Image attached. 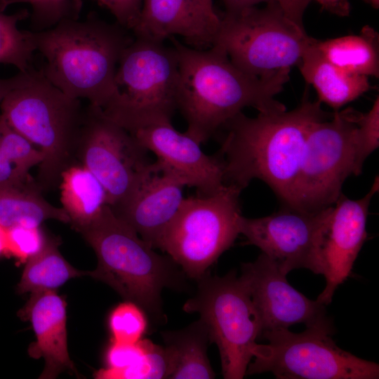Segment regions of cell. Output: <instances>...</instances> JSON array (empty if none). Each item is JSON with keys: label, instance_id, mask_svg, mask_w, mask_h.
<instances>
[{"label": "cell", "instance_id": "cell-7", "mask_svg": "<svg viewBox=\"0 0 379 379\" xmlns=\"http://www.w3.org/2000/svg\"><path fill=\"white\" fill-rule=\"evenodd\" d=\"M241 192L225 184L214 194L184 198L159 249L188 277L198 280L204 276L239 234Z\"/></svg>", "mask_w": 379, "mask_h": 379}, {"label": "cell", "instance_id": "cell-5", "mask_svg": "<svg viewBox=\"0 0 379 379\" xmlns=\"http://www.w3.org/2000/svg\"><path fill=\"white\" fill-rule=\"evenodd\" d=\"M0 109L8 124L42 154L36 181L41 190L56 189L62 171L76 162L85 111L81 100L66 95L41 70L32 69L5 96Z\"/></svg>", "mask_w": 379, "mask_h": 379}, {"label": "cell", "instance_id": "cell-29", "mask_svg": "<svg viewBox=\"0 0 379 379\" xmlns=\"http://www.w3.org/2000/svg\"><path fill=\"white\" fill-rule=\"evenodd\" d=\"M112 341L135 343L142 340L147 328L146 312L138 305L126 300L116 306L108 319Z\"/></svg>", "mask_w": 379, "mask_h": 379}, {"label": "cell", "instance_id": "cell-23", "mask_svg": "<svg viewBox=\"0 0 379 379\" xmlns=\"http://www.w3.org/2000/svg\"><path fill=\"white\" fill-rule=\"evenodd\" d=\"M48 220L69 223L64 209L47 201L33 179L23 185L0 186V225L4 228L41 226Z\"/></svg>", "mask_w": 379, "mask_h": 379}, {"label": "cell", "instance_id": "cell-10", "mask_svg": "<svg viewBox=\"0 0 379 379\" xmlns=\"http://www.w3.org/2000/svg\"><path fill=\"white\" fill-rule=\"evenodd\" d=\"M333 329L308 327L265 331L267 344H255L246 375L271 372L279 379H376L379 365L339 347Z\"/></svg>", "mask_w": 379, "mask_h": 379}, {"label": "cell", "instance_id": "cell-17", "mask_svg": "<svg viewBox=\"0 0 379 379\" xmlns=\"http://www.w3.org/2000/svg\"><path fill=\"white\" fill-rule=\"evenodd\" d=\"M184 187L177 178L152 162L133 192L119 205L109 207L142 239L159 248L184 199Z\"/></svg>", "mask_w": 379, "mask_h": 379}, {"label": "cell", "instance_id": "cell-39", "mask_svg": "<svg viewBox=\"0 0 379 379\" xmlns=\"http://www.w3.org/2000/svg\"><path fill=\"white\" fill-rule=\"evenodd\" d=\"M6 252V229L0 225V257Z\"/></svg>", "mask_w": 379, "mask_h": 379}, {"label": "cell", "instance_id": "cell-41", "mask_svg": "<svg viewBox=\"0 0 379 379\" xmlns=\"http://www.w3.org/2000/svg\"><path fill=\"white\" fill-rule=\"evenodd\" d=\"M207 5L213 8V0H203Z\"/></svg>", "mask_w": 379, "mask_h": 379}, {"label": "cell", "instance_id": "cell-14", "mask_svg": "<svg viewBox=\"0 0 379 379\" xmlns=\"http://www.w3.org/2000/svg\"><path fill=\"white\" fill-rule=\"evenodd\" d=\"M240 278L259 314L262 333L288 328L295 324L333 329L324 305L312 300L291 286L286 275L264 253L241 265Z\"/></svg>", "mask_w": 379, "mask_h": 379}, {"label": "cell", "instance_id": "cell-11", "mask_svg": "<svg viewBox=\"0 0 379 379\" xmlns=\"http://www.w3.org/2000/svg\"><path fill=\"white\" fill-rule=\"evenodd\" d=\"M354 112L337 110L310 127L295 185V209L315 212L333 206L345 180L359 175Z\"/></svg>", "mask_w": 379, "mask_h": 379}, {"label": "cell", "instance_id": "cell-15", "mask_svg": "<svg viewBox=\"0 0 379 379\" xmlns=\"http://www.w3.org/2000/svg\"><path fill=\"white\" fill-rule=\"evenodd\" d=\"M131 134L157 156L154 162L159 168L185 186L195 187L199 195L214 194L225 185L220 158L206 154L199 142L185 132L175 130L171 121L149 124Z\"/></svg>", "mask_w": 379, "mask_h": 379}, {"label": "cell", "instance_id": "cell-13", "mask_svg": "<svg viewBox=\"0 0 379 379\" xmlns=\"http://www.w3.org/2000/svg\"><path fill=\"white\" fill-rule=\"evenodd\" d=\"M332 207L308 212L284 206L262 218L241 215L239 234L246 238V244L258 247L286 275L300 268L323 274L321 249Z\"/></svg>", "mask_w": 379, "mask_h": 379}, {"label": "cell", "instance_id": "cell-4", "mask_svg": "<svg viewBox=\"0 0 379 379\" xmlns=\"http://www.w3.org/2000/svg\"><path fill=\"white\" fill-rule=\"evenodd\" d=\"M94 250L96 268L88 276L101 281L126 300L161 320V292L182 286V270L168 255L154 251L107 205L98 218L79 232Z\"/></svg>", "mask_w": 379, "mask_h": 379}, {"label": "cell", "instance_id": "cell-20", "mask_svg": "<svg viewBox=\"0 0 379 379\" xmlns=\"http://www.w3.org/2000/svg\"><path fill=\"white\" fill-rule=\"evenodd\" d=\"M312 38L298 65L305 81L315 88L319 101L338 110L369 91L368 77L351 74L329 62Z\"/></svg>", "mask_w": 379, "mask_h": 379}, {"label": "cell", "instance_id": "cell-31", "mask_svg": "<svg viewBox=\"0 0 379 379\" xmlns=\"http://www.w3.org/2000/svg\"><path fill=\"white\" fill-rule=\"evenodd\" d=\"M168 359L164 347L150 343L134 364L109 375L107 379H161L168 375Z\"/></svg>", "mask_w": 379, "mask_h": 379}, {"label": "cell", "instance_id": "cell-33", "mask_svg": "<svg viewBox=\"0 0 379 379\" xmlns=\"http://www.w3.org/2000/svg\"><path fill=\"white\" fill-rule=\"evenodd\" d=\"M151 343V340L146 339H142L135 343L112 341L105 355L107 368L98 371L95 377L107 379L111 373L130 366L142 356Z\"/></svg>", "mask_w": 379, "mask_h": 379}, {"label": "cell", "instance_id": "cell-27", "mask_svg": "<svg viewBox=\"0 0 379 379\" xmlns=\"http://www.w3.org/2000/svg\"><path fill=\"white\" fill-rule=\"evenodd\" d=\"M29 15L27 9L8 15L0 8V64L13 65L21 72L34 69L32 62L36 51L33 32L18 28V23Z\"/></svg>", "mask_w": 379, "mask_h": 379}, {"label": "cell", "instance_id": "cell-30", "mask_svg": "<svg viewBox=\"0 0 379 379\" xmlns=\"http://www.w3.org/2000/svg\"><path fill=\"white\" fill-rule=\"evenodd\" d=\"M49 238L41 226H14L6 229V255L13 256L22 262L39 253Z\"/></svg>", "mask_w": 379, "mask_h": 379}, {"label": "cell", "instance_id": "cell-25", "mask_svg": "<svg viewBox=\"0 0 379 379\" xmlns=\"http://www.w3.org/2000/svg\"><path fill=\"white\" fill-rule=\"evenodd\" d=\"M59 245L58 239L51 238L39 253L25 262L17 286L19 293L55 291L68 280L88 274V271L74 268L63 258Z\"/></svg>", "mask_w": 379, "mask_h": 379}, {"label": "cell", "instance_id": "cell-6", "mask_svg": "<svg viewBox=\"0 0 379 379\" xmlns=\"http://www.w3.org/2000/svg\"><path fill=\"white\" fill-rule=\"evenodd\" d=\"M178 79L173 46L134 38L120 58L113 95L102 109L131 133L149 124L171 121L178 109Z\"/></svg>", "mask_w": 379, "mask_h": 379}, {"label": "cell", "instance_id": "cell-19", "mask_svg": "<svg viewBox=\"0 0 379 379\" xmlns=\"http://www.w3.org/2000/svg\"><path fill=\"white\" fill-rule=\"evenodd\" d=\"M19 315L31 322L36 336L29 356L45 360L39 378H55L64 371L77 373L67 349L65 300L53 290L32 293Z\"/></svg>", "mask_w": 379, "mask_h": 379}, {"label": "cell", "instance_id": "cell-37", "mask_svg": "<svg viewBox=\"0 0 379 379\" xmlns=\"http://www.w3.org/2000/svg\"><path fill=\"white\" fill-rule=\"evenodd\" d=\"M225 7V12L234 13L240 11L247 8L255 6L260 3L268 4L277 0H222Z\"/></svg>", "mask_w": 379, "mask_h": 379}, {"label": "cell", "instance_id": "cell-1", "mask_svg": "<svg viewBox=\"0 0 379 379\" xmlns=\"http://www.w3.org/2000/svg\"><path fill=\"white\" fill-rule=\"evenodd\" d=\"M321 102L306 94L291 111L242 112L221 128L226 134L218 156L224 166L225 184L244 189L253 179L265 182L284 206L295 208V185L307 133L317 121L331 118Z\"/></svg>", "mask_w": 379, "mask_h": 379}, {"label": "cell", "instance_id": "cell-2", "mask_svg": "<svg viewBox=\"0 0 379 379\" xmlns=\"http://www.w3.org/2000/svg\"><path fill=\"white\" fill-rule=\"evenodd\" d=\"M169 39L178 61V109L186 120L185 133L200 144L246 107L259 112L286 109L275 96L289 81L291 68L258 77L238 68L218 44L197 49Z\"/></svg>", "mask_w": 379, "mask_h": 379}, {"label": "cell", "instance_id": "cell-40", "mask_svg": "<svg viewBox=\"0 0 379 379\" xmlns=\"http://www.w3.org/2000/svg\"><path fill=\"white\" fill-rule=\"evenodd\" d=\"M366 4L371 5L373 8L378 9L379 8V0H363Z\"/></svg>", "mask_w": 379, "mask_h": 379}, {"label": "cell", "instance_id": "cell-28", "mask_svg": "<svg viewBox=\"0 0 379 379\" xmlns=\"http://www.w3.org/2000/svg\"><path fill=\"white\" fill-rule=\"evenodd\" d=\"M26 3L32 6L31 30L50 29L67 18H79L81 4L79 0H0L3 11L11 4Z\"/></svg>", "mask_w": 379, "mask_h": 379}, {"label": "cell", "instance_id": "cell-3", "mask_svg": "<svg viewBox=\"0 0 379 379\" xmlns=\"http://www.w3.org/2000/svg\"><path fill=\"white\" fill-rule=\"evenodd\" d=\"M128 30L90 15L32 32L45 77L66 95L102 109L113 95L120 58L134 39Z\"/></svg>", "mask_w": 379, "mask_h": 379}, {"label": "cell", "instance_id": "cell-24", "mask_svg": "<svg viewBox=\"0 0 379 379\" xmlns=\"http://www.w3.org/2000/svg\"><path fill=\"white\" fill-rule=\"evenodd\" d=\"M321 54L344 71L366 77H379V35L369 25L359 34L314 40Z\"/></svg>", "mask_w": 379, "mask_h": 379}, {"label": "cell", "instance_id": "cell-18", "mask_svg": "<svg viewBox=\"0 0 379 379\" xmlns=\"http://www.w3.org/2000/svg\"><path fill=\"white\" fill-rule=\"evenodd\" d=\"M220 23V15L203 0H143L131 30L134 38L157 42L180 35L192 48L206 49L215 44Z\"/></svg>", "mask_w": 379, "mask_h": 379}, {"label": "cell", "instance_id": "cell-12", "mask_svg": "<svg viewBox=\"0 0 379 379\" xmlns=\"http://www.w3.org/2000/svg\"><path fill=\"white\" fill-rule=\"evenodd\" d=\"M135 137L107 117L101 107L88 104L84 111L76 160L104 187L107 205L114 208L135 188L152 163Z\"/></svg>", "mask_w": 379, "mask_h": 379}, {"label": "cell", "instance_id": "cell-22", "mask_svg": "<svg viewBox=\"0 0 379 379\" xmlns=\"http://www.w3.org/2000/svg\"><path fill=\"white\" fill-rule=\"evenodd\" d=\"M62 208L77 232L95 221L107 205L105 190L84 166L75 162L62 173L59 187Z\"/></svg>", "mask_w": 379, "mask_h": 379}, {"label": "cell", "instance_id": "cell-36", "mask_svg": "<svg viewBox=\"0 0 379 379\" xmlns=\"http://www.w3.org/2000/svg\"><path fill=\"white\" fill-rule=\"evenodd\" d=\"M318 3L322 9L331 14L344 17L349 15L351 6L348 0H311Z\"/></svg>", "mask_w": 379, "mask_h": 379}, {"label": "cell", "instance_id": "cell-9", "mask_svg": "<svg viewBox=\"0 0 379 379\" xmlns=\"http://www.w3.org/2000/svg\"><path fill=\"white\" fill-rule=\"evenodd\" d=\"M197 281V293L183 310L198 313L206 325L211 343L218 346L224 378L241 379L262 332L249 291L234 271L223 277L206 274Z\"/></svg>", "mask_w": 379, "mask_h": 379}, {"label": "cell", "instance_id": "cell-38", "mask_svg": "<svg viewBox=\"0 0 379 379\" xmlns=\"http://www.w3.org/2000/svg\"><path fill=\"white\" fill-rule=\"evenodd\" d=\"M27 72H19L16 75L7 78H0V104L5 96L13 88L19 86L25 79Z\"/></svg>", "mask_w": 379, "mask_h": 379}, {"label": "cell", "instance_id": "cell-21", "mask_svg": "<svg viewBox=\"0 0 379 379\" xmlns=\"http://www.w3.org/2000/svg\"><path fill=\"white\" fill-rule=\"evenodd\" d=\"M168 359L166 378L211 379L215 374L211 366L207 347L211 343L208 329L199 319L188 326L161 333Z\"/></svg>", "mask_w": 379, "mask_h": 379}, {"label": "cell", "instance_id": "cell-34", "mask_svg": "<svg viewBox=\"0 0 379 379\" xmlns=\"http://www.w3.org/2000/svg\"><path fill=\"white\" fill-rule=\"evenodd\" d=\"M107 8L117 22L131 30L141 11L143 0H95Z\"/></svg>", "mask_w": 379, "mask_h": 379}, {"label": "cell", "instance_id": "cell-35", "mask_svg": "<svg viewBox=\"0 0 379 379\" xmlns=\"http://www.w3.org/2000/svg\"><path fill=\"white\" fill-rule=\"evenodd\" d=\"M285 15L301 29H305L303 16L311 0H277Z\"/></svg>", "mask_w": 379, "mask_h": 379}, {"label": "cell", "instance_id": "cell-32", "mask_svg": "<svg viewBox=\"0 0 379 379\" xmlns=\"http://www.w3.org/2000/svg\"><path fill=\"white\" fill-rule=\"evenodd\" d=\"M357 125V166L359 174L366 158L379 146V98L377 96L371 108L366 113L355 110Z\"/></svg>", "mask_w": 379, "mask_h": 379}, {"label": "cell", "instance_id": "cell-8", "mask_svg": "<svg viewBox=\"0 0 379 379\" xmlns=\"http://www.w3.org/2000/svg\"><path fill=\"white\" fill-rule=\"evenodd\" d=\"M214 44L222 46L231 61L258 77L300 63L312 37L284 13L277 1L225 12Z\"/></svg>", "mask_w": 379, "mask_h": 379}, {"label": "cell", "instance_id": "cell-26", "mask_svg": "<svg viewBox=\"0 0 379 379\" xmlns=\"http://www.w3.org/2000/svg\"><path fill=\"white\" fill-rule=\"evenodd\" d=\"M43 160L41 152L14 130L0 114V186L20 185L32 178L29 171Z\"/></svg>", "mask_w": 379, "mask_h": 379}, {"label": "cell", "instance_id": "cell-16", "mask_svg": "<svg viewBox=\"0 0 379 379\" xmlns=\"http://www.w3.org/2000/svg\"><path fill=\"white\" fill-rule=\"evenodd\" d=\"M376 180L362 198L350 199L342 194L332 207L321 249L326 286L317 298L324 305L331 303L336 288L350 276L366 239L368 208L378 189Z\"/></svg>", "mask_w": 379, "mask_h": 379}]
</instances>
